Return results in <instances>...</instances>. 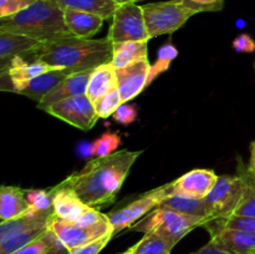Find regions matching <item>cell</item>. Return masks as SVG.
Listing matches in <instances>:
<instances>
[{
    "instance_id": "obj_1",
    "label": "cell",
    "mask_w": 255,
    "mask_h": 254,
    "mask_svg": "<svg viewBox=\"0 0 255 254\" xmlns=\"http://www.w3.org/2000/svg\"><path fill=\"white\" fill-rule=\"evenodd\" d=\"M142 153L143 151L121 149L110 156L96 157L59 184L74 191L89 207L100 209L114 203L131 167Z\"/></svg>"
},
{
    "instance_id": "obj_2",
    "label": "cell",
    "mask_w": 255,
    "mask_h": 254,
    "mask_svg": "<svg viewBox=\"0 0 255 254\" xmlns=\"http://www.w3.org/2000/svg\"><path fill=\"white\" fill-rule=\"evenodd\" d=\"M114 56V44L107 37L82 39L67 36L56 41L44 42L37 49L20 55L25 61H42L52 69L80 72L110 64Z\"/></svg>"
},
{
    "instance_id": "obj_3",
    "label": "cell",
    "mask_w": 255,
    "mask_h": 254,
    "mask_svg": "<svg viewBox=\"0 0 255 254\" xmlns=\"http://www.w3.org/2000/svg\"><path fill=\"white\" fill-rule=\"evenodd\" d=\"M0 30L51 42L72 36L65 24L64 10L55 0H37L22 11L0 19Z\"/></svg>"
},
{
    "instance_id": "obj_4",
    "label": "cell",
    "mask_w": 255,
    "mask_h": 254,
    "mask_svg": "<svg viewBox=\"0 0 255 254\" xmlns=\"http://www.w3.org/2000/svg\"><path fill=\"white\" fill-rule=\"evenodd\" d=\"M206 223L207 219L201 217L187 216L172 209L157 207L129 229L143 233H156L176 246L189 232L203 227Z\"/></svg>"
},
{
    "instance_id": "obj_5",
    "label": "cell",
    "mask_w": 255,
    "mask_h": 254,
    "mask_svg": "<svg viewBox=\"0 0 255 254\" xmlns=\"http://www.w3.org/2000/svg\"><path fill=\"white\" fill-rule=\"evenodd\" d=\"M142 9L149 39L177 31L188 21L189 17L196 15L193 10L184 6L181 0L149 2L143 5Z\"/></svg>"
},
{
    "instance_id": "obj_6",
    "label": "cell",
    "mask_w": 255,
    "mask_h": 254,
    "mask_svg": "<svg viewBox=\"0 0 255 254\" xmlns=\"http://www.w3.org/2000/svg\"><path fill=\"white\" fill-rule=\"evenodd\" d=\"M107 39L112 44L125 41H149L151 39L147 31L141 5L134 2L120 5L112 17Z\"/></svg>"
},
{
    "instance_id": "obj_7",
    "label": "cell",
    "mask_w": 255,
    "mask_h": 254,
    "mask_svg": "<svg viewBox=\"0 0 255 254\" xmlns=\"http://www.w3.org/2000/svg\"><path fill=\"white\" fill-rule=\"evenodd\" d=\"M169 194H171V182L142 194L139 198L131 202L128 206L115 209L111 213L107 214V218L114 228V234H117L126 228H131L134 222H138L149 212L156 209Z\"/></svg>"
},
{
    "instance_id": "obj_8",
    "label": "cell",
    "mask_w": 255,
    "mask_h": 254,
    "mask_svg": "<svg viewBox=\"0 0 255 254\" xmlns=\"http://www.w3.org/2000/svg\"><path fill=\"white\" fill-rule=\"evenodd\" d=\"M243 191L244 181L241 174L218 176L214 187L204 198L209 209V221L232 216L241 202Z\"/></svg>"
},
{
    "instance_id": "obj_9",
    "label": "cell",
    "mask_w": 255,
    "mask_h": 254,
    "mask_svg": "<svg viewBox=\"0 0 255 254\" xmlns=\"http://www.w3.org/2000/svg\"><path fill=\"white\" fill-rule=\"evenodd\" d=\"M45 111L81 131H90L100 119L94 102L86 95L65 99L47 107Z\"/></svg>"
},
{
    "instance_id": "obj_10",
    "label": "cell",
    "mask_w": 255,
    "mask_h": 254,
    "mask_svg": "<svg viewBox=\"0 0 255 254\" xmlns=\"http://www.w3.org/2000/svg\"><path fill=\"white\" fill-rule=\"evenodd\" d=\"M49 229L56 236V238L61 242L67 251L96 241L110 232H114L109 218L100 222L96 226L80 227L74 222H66L56 218L54 214L50 218Z\"/></svg>"
},
{
    "instance_id": "obj_11",
    "label": "cell",
    "mask_w": 255,
    "mask_h": 254,
    "mask_svg": "<svg viewBox=\"0 0 255 254\" xmlns=\"http://www.w3.org/2000/svg\"><path fill=\"white\" fill-rule=\"evenodd\" d=\"M151 69L148 59L141 60L122 69H116L117 90L124 104L138 96L148 86V74Z\"/></svg>"
},
{
    "instance_id": "obj_12",
    "label": "cell",
    "mask_w": 255,
    "mask_h": 254,
    "mask_svg": "<svg viewBox=\"0 0 255 254\" xmlns=\"http://www.w3.org/2000/svg\"><path fill=\"white\" fill-rule=\"evenodd\" d=\"M218 176L212 169L197 168L171 182V194H186L196 198H206L216 184Z\"/></svg>"
},
{
    "instance_id": "obj_13",
    "label": "cell",
    "mask_w": 255,
    "mask_h": 254,
    "mask_svg": "<svg viewBox=\"0 0 255 254\" xmlns=\"http://www.w3.org/2000/svg\"><path fill=\"white\" fill-rule=\"evenodd\" d=\"M211 242L221 251L229 254H255V234L236 229L206 227Z\"/></svg>"
},
{
    "instance_id": "obj_14",
    "label": "cell",
    "mask_w": 255,
    "mask_h": 254,
    "mask_svg": "<svg viewBox=\"0 0 255 254\" xmlns=\"http://www.w3.org/2000/svg\"><path fill=\"white\" fill-rule=\"evenodd\" d=\"M70 74H72V72L67 71V70L52 69L45 74L34 77V79L14 82V84H11V91L22 95V96L30 97V99L39 102Z\"/></svg>"
},
{
    "instance_id": "obj_15",
    "label": "cell",
    "mask_w": 255,
    "mask_h": 254,
    "mask_svg": "<svg viewBox=\"0 0 255 254\" xmlns=\"http://www.w3.org/2000/svg\"><path fill=\"white\" fill-rule=\"evenodd\" d=\"M91 71L92 70H87V71L72 72V74H70L52 91H50L44 99H41L37 102V107L45 111L47 107L56 104V102L62 101L65 99L86 95L87 84H89Z\"/></svg>"
},
{
    "instance_id": "obj_16",
    "label": "cell",
    "mask_w": 255,
    "mask_h": 254,
    "mask_svg": "<svg viewBox=\"0 0 255 254\" xmlns=\"http://www.w3.org/2000/svg\"><path fill=\"white\" fill-rule=\"evenodd\" d=\"M41 44L32 37L0 30V71H4L12 59L37 49Z\"/></svg>"
},
{
    "instance_id": "obj_17",
    "label": "cell",
    "mask_w": 255,
    "mask_h": 254,
    "mask_svg": "<svg viewBox=\"0 0 255 254\" xmlns=\"http://www.w3.org/2000/svg\"><path fill=\"white\" fill-rule=\"evenodd\" d=\"M51 189L54 192L52 206H54V216L56 218L66 222H76L89 208V206L85 204L71 189L61 187L60 184H56Z\"/></svg>"
},
{
    "instance_id": "obj_18",
    "label": "cell",
    "mask_w": 255,
    "mask_h": 254,
    "mask_svg": "<svg viewBox=\"0 0 255 254\" xmlns=\"http://www.w3.org/2000/svg\"><path fill=\"white\" fill-rule=\"evenodd\" d=\"M64 17L66 27L72 36L91 39L101 30L105 20L97 15L75 9H65Z\"/></svg>"
},
{
    "instance_id": "obj_19",
    "label": "cell",
    "mask_w": 255,
    "mask_h": 254,
    "mask_svg": "<svg viewBox=\"0 0 255 254\" xmlns=\"http://www.w3.org/2000/svg\"><path fill=\"white\" fill-rule=\"evenodd\" d=\"M30 211L26 189L15 186H2L0 189V222L24 216Z\"/></svg>"
},
{
    "instance_id": "obj_20",
    "label": "cell",
    "mask_w": 255,
    "mask_h": 254,
    "mask_svg": "<svg viewBox=\"0 0 255 254\" xmlns=\"http://www.w3.org/2000/svg\"><path fill=\"white\" fill-rule=\"evenodd\" d=\"M117 87L116 69L112 64H105L91 71L86 89V96L92 102H96L102 96Z\"/></svg>"
},
{
    "instance_id": "obj_21",
    "label": "cell",
    "mask_w": 255,
    "mask_h": 254,
    "mask_svg": "<svg viewBox=\"0 0 255 254\" xmlns=\"http://www.w3.org/2000/svg\"><path fill=\"white\" fill-rule=\"evenodd\" d=\"M158 207L172 209L187 216L201 217L207 219V222L209 221V209L204 198H196L186 194H169Z\"/></svg>"
},
{
    "instance_id": "obj_22",
    "label": "cell",
    "mask_w": 255,
    "mask_h": 254,
    "mask_svg": "<svg viewBox=\"0 0 255 254\" xmlns=\"http://www.w3.org/2000/svg\"><path fill=\"white\" fill-rule=\"evenodd\" d=\"M147 45H148V41H125L114 44L112 66L115 69H122L137 61L148 59Z\"/></svg>"
},
{
    "instance_id": "obj_23",
    "label": "cell",
    "mask_w": 255,
    "mask_h": 254,
    "mask_svg": "<svg viewBox=\"0 0 255 254\" xmlns=\"http://www.w3.org/2000/svg\"><path fill=\"white\" fill-rule=\"evenodd\" d=\"M62 10L75 9L97 15L104 20L112 19L120 6L116 0H55Z\"/></svg>"
},
{
    "instance_id": "obj_24",
    "label": "cell",
    "mask_w": 255,
    "mask_h": 254,
    "mask_svg": "<svg viewBox=\"0 0 255 254\" xmlns=\"http://www.w3.org/2000/svg\"><path fill=\"white\" fill-rule=\"evenodd\" d=\"M238 174H241L244 181V191L241 202L233 214L255 217V176L249 171L248 167L244 166L242 158H238Z\"/></svg>"
},
{
    "instance_id": "obj_25",
    "label": "cell",
    "mask_w": 255,
    "mask_h": 254,
    "mask_svg": "<svg viewBox=\"0 0 255 254\" xmlns=\"http://www.w3.org/2000/svg\"><path fill=\"white\" fill-rule=\"evenodd\" d=\"M49 223L50 219L40 222V223L35 224V226L30 227V228L25 229V231L19 232V233L14 234L10 238L0 242V254H11L16 252L17 249L22 248V247L27 246L31 242L36 241L37 238H40L49 229Z\"/></svg>"
},
{
    "instance_id": "obj_26",
    "label": "cell",
    "mask_w": 255,
    "mask_h": 254,
    "mask_svg": "<svg viewBox=\"0 0 255 254\" xmlns=\"http://www.w3.org/2000/svg\"><path fill=\"white\" fill-rule=\"evenodd\" d=\"M52 214H40L36 212H32L30 209L27 213L24 216L17 217V218L10 219V221L1 222L0 223V242L5 241V239L10 238L14 234L19 233V232L25 231V229L30 228V227L35 226V224L40 223V222L47 221L51 218Z\"/></svg>"
},
{
    "instance_id": "obj_27",
    "label": "cell",
    "mask_w": 255,
    "mask_h": 254,
    "mask_svg": "<svg viewBox=\"0 0 255 254\" xmlns=\"http://www.w3.org/2000/svg\"><path fill=\"white\" fill-rule=\"evenodd\" d=\"M173 244L156 233H144L143 238L129 248L131 254H171Z\"/></svg>"
},
{
    "instance_id": "obj_28",
    "label": "cell",
    "mask_w": 255,
    "mask_h": 254,
    "mask_svg": "<svg viewBox=\"0 0 255 254\" xmlns=\"http://www.w3.org/2000/svg\"><path fill=\"white\" fill-rule=\"evenodd\" d=\"M206 227H218V228L236 229V231L247 232V233L255 234V217H244V216H229L226 218H216L208 221L203 226Z\"/></svg>"
},
{
    "instance_id": "obj_29",
    "label": "cell",
    "mask_w": 255,
    "mask_h": 254,
    "mask_svg": "<svg viewBox=\"0 0 255 254\" xmlns=\"http://www.w3.org/2000/svg\"><path fill=\"white\" fill-rule=\"evenodd\" d=\"M26 199L30 209L40 214H54V192L52 189H26Z\"/></svg>"
},
{
    "instance_id": "obj_30",
    "label": "cell",
    "mask_w": 255,
    "mask_h": 254,
    "mask_svg": "<svg viewBox=\"0 0 255 254\" xmlns=\"http://www.w3.org/2000/svg\"><path fill=\"white\" fill-rule=\"evenodd\" d=\"M61 242L56 238L54 233L50 229H47L40 238L36 241L31 242L27 246L17 249L16 252L11 254H47L50 251H52L56 247H61ZM64 247V246H62Z\"/></svg>"
},
{
    "instance_id": "obj_31",
    "label": "cell",
    "mask_w": 255,
    "mask_h": 254,
    "mask_svg": "<svg viewBox=\"0 0 255 254\" xmlns=\"http://www.w3.org/2000/svg\"><path fill=\"white\" fill-rule=\"evenodd\" d=\"M122 139L117 132L107 131L102 133L94 143L91 144L90 153L95 157H106L117 152L116 149L121 146Z\"/></svg>"
},
{
    "instance_id": "obj_32",
    "label": "cell",
    "mask_w": 255,
    "mask_h": 254,
    "mask_svg": "<svg viewBox=\"0 0 255 254\" xmlns=\"http://www.w3.org/2000/svg\"><path fill=\"white\" fill-rule=\"evenodd\" d=\"M121 104H124V102H122L120 92L116 87V89L107 92L101 99L97 100L94 105L100 119H109L116 112V110L119 109Z\"/></svg>"
},
{
    "instance_id": "obj_33",
    "label": "cell",
    "mask_w": 255,
    "mask_h": 254,
    "mask_svg": "<svg viewBox=\"0 0 255 254\" xmlns=\"http://www.w3.org/2000/svg\"><path fill=\"white\" fill-rule=\"evenodd\" d=\"M114 236V232H110L106 236L101 237V238L96 239V241H92L81 247H76V248L70 249L69 254H99L100 252L107 246V243L111 241Z\"/></svg>"
},
{
    "instance_id": "obj_34",
    "label": "cell",
    "mask_w": 255,
    "mask_h": 254,
    "mask_svg": "<svg viewBox=\"0 0 255 254\" xmlns=\"http://www.w3.org/2000/svg\"><path fill=\"white\" fill-rule=\"evenodd\" d=\"M184 6L193 10L196 14L206 11H219L223 9L224 0H181Z\"/></svg>"
},
{
    "instance_id": "obj_35",
    "label": "cell",
    "mask_w": 255,
    "mask_h": 254,
    "mask_svg": "<svg viewBox=\"0 0 255 254\" xmlns=\"http://www.w3.org/2000/svg\"><path fill=\"white\" fill-rule=\"evenodd\" d=\"M37 0H0V19L22 11Z\"/></svg>"
},
{
    "instance_id": "obj_36",
    "label": "cell",
    "mask_w": 255,
    "mask_h": 254,
    "mask_svg": "<svg viewBox=\"0 0 255 254\" xmlns=\"http://www.w3.org/2000/svg\"><path fill=\"white\" fill-rule=\"evenodd\" d=\"M137 116H138V111H137L136 106L134 105L128 104H121L119 109L116 110L112 117L116 122L121 125H129L132 122H134L137 120Z\"/></svg>"
},
{
    "instance_id": "obj_37",
    "label": "cell",
    "mask_w": 255,
    "mask_h": 254,
    "mask_svg": "<svg viewBox=\"0 0 255 254\" xmlns=\"http://www.w3.org/2000/svg\"><path fill=\"white\" fill-rule=\"evenodd\" d=\"M106 218H107V214L101 213L99 209L89 207V208L81 214V217H80L76 222H74V223H76L77 226L80 227H92L99 224L100 222L105 221Z\"/></svg>"
},
{
    "instance_id": "obj_38",
    "label": "cell",
    "mask_w": 255,
    "mask_h": 254,
    "mask_svg": "<svg viewBox=\"0 0 255 254\" xmlns=\"http://www.w3.org/2000/svg\"><path fill=\"white\" fill-rule=\"evenodd\" d=\"M233 49L237 52H254L255 40L249 34H241L233 40Z\"/></svg>"
},
{
    "instance_id": "obj_39",
    "label": "cell",
    "mask_w": 255,
    "mask_h": 254,
    "mask_svg": "<svg viewBox=\"0 0 255 254\" xmlns=\"http://www.w3.org/2000/svg\"><path fill=\"white\" fill-rule=\"evenodd\" d=\"M171 60H167V59H159L157 57L156 62L153 65H151V69H149V74H148V85L158 76L159 74L162 72L167 71L171 66Z\"/></svg>"
},
{
    "instance_id": "obj_40",
    "label": "cell",
    "mask_w": 255,
    "mask_h": 254,
    "mask_svg": "<svg viewBox=\"0 0 255 254\" xmlns=\"http://www.w3.org/2000/svg\"><path fill=\"white\" fill-rule=\"evenodd\" d=\"M177 55H178V50H177L176 47H174V45L171 44V42H167V44L162 45L161 49L157 52V57H159V59L171 60V61L176 59Z\"/></svg>"
},
{
    "instance_id": "obj_41",
    "label": "cell",
    "mask_w": 255,
    "mask_h": 254,
    "mask_svg": "<svg viewBox=\"0 0 255 254\" xmlns=\"http://www.w3.org/2000/svg\"><path fill=\"white\" fill-rule=\"evenodd\" d=\"M189 254H229V253H226V252L218 249L213 243H212L211 241H209L208 243H207L204 247H202L201 249H198V251L193 252V253H189Z\"/></svg>"
},
{
    "instance_id": "obj_42",
    "label": "cell",
    "mask_w": 255,
    "mask_h": 254,
    "mask_svg": "<svg viewBox=\"0 0 255 254\" xmlns=\"http://www.w3.org/2000/svg\"><path fill=\"white\" fill-rule=\"evenodd\" d=\"M248 168L255 176V141L251 143V161H249Z\"/></svg>"
},
{
    "instance_id": "obj_43",
    "label": "cell",
    "mask_w": 255,
    "mask_h": 254,
    "mask_svg": "<svg viewBox=\"0 0 255 254\" xmlns=\"http://www.w3.org/2000/svg\"><path fill=\"white\" fill-rule=\"evenodd\" d=\"M64 251H67L65 247H62V246L61 247H56V248H54L52 251H50L47 254H61Z\"/></svg>"
},
{
    "instance_id": "obj_44",
    "label": "cell",
    "mask_w": 255,
    "mask_h": 254,
    "mask_svg": "<svg viewBox=\"0 0 255 254\" xmlns=\"http://www.w3.org/2000/svg\"><path fill=\"white\" fill-rule=\"evenodd\" d=\"M117 4L122 5V4H129V2H134L136 4L137 1H142V0H116Z\"/></svg>"
},
{
    "instance_id": "obj_45",
    "label": "cell",
    "mask_w": 255,
    "mask_h": 254,
    "mask_svg": "<svg viewBox=\"0 0 255 254\" xmlns=\"http://www.w3.org/2000/svg\"><path fill=\"white\" fill-rule=\"evenodd\" d=\"M120 254H131V251H129V248H128L126 252H124V253H120Z\"/></svg>"
}]
</instances>
